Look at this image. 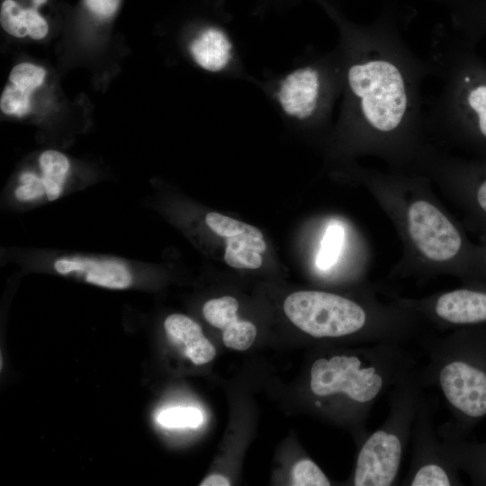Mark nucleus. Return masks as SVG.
I'll return each mask as SVG.
<instances>
[{"instance_id":"obj_20","label":"nucleus","mask_w":486,"mask_h":486,"mask_svg":"<svg viewBox=\"0 0 486 486\" xmlns=\"http://www.w3.org/2000/svg\"><path fill=\"white\" fill-rule=\"evenodd\" d=\"M32 93L11 83L4 89L0 98V108L6 114L23 116L31 110Z\"/></svg>"},{"instance_id":"obj_26","label":"nucleus","mask_w":486,"mask_h":486,"mask_svg":"<svg viewBox=\"0 0 486 486\" xmlns=\"http://www.w3.org/2000/svg\"><path fill=\"white\" fill-rule=\"evenodd\" d=\"M466 29L465 37L476 42L478 38L486 32V14L480 15L476 21L467 23Z\"/></svg>"},{"instance_id":"obj_3","label":"nucleus","mask_w":486,"mask_h":486,"mask_svg":"<svg viewBox=\"0 0 486 486\" xmlns=\"http://www.w3.org/2000/svg\"><path fill=\"white\" fill-rule=\"evenodd\" d=\"M474 44L466 37L436 40L428 65L441 86L424 110L425 130L432 128L486 157V62Z\"/></svg>"},{"instance_id":"obj_4","label":"nucleus","mask_w":486,"mask_h":486,"mask_svg":"<svg viewBox=\"0 0 486 486\" xmlns=\"http://www.w3.org/2000/svg\"><path fill=\"white\" fill-rule=\"evenodd\" d=\"M426 363L419 367L426 389L443 397L452 424L467 435L486 418V325L423 338Z\"/></svg>"},{"instance_id":"obj_15","label":"nucleus","mask_w":486,"mask_h":486,"mask_svg":"<svg viewBox=\"0 0 486 486\" xmlns=\"http://www.w3.org/2000/svg\"><path fill=\"white\" fill-rule=\"evenodd\" d=\"M33 4L24 6L17 0H4L0 7L2 28L9 34L34 40L44 38L49 31L47 21Z\"/></svg>"},{"instance_id":"obj_13","label":"nucleus","mask_w":486,"mask_h":486,"mask_svg":"<svg viewBox=\"0 0 486 486\" xmlns=\"http://www.w3.org/2000/svg\"><path fill=\"white\" fill-rule=\"evenodd\" d=\"M164 327L169 340L194 364H205L215 357L214 346L204 337L201 326L191 318L171 314L165 320Z\"/></svg>"},{"instance_id":"obj_28","label":"nucleus","mask_w":486,"mask_h":486,"mask_svg":"<svg viewBox=\"0 0 486 486\" xmlns=\"http://www.w3.org/2000/svg\"><path fill=\"white\" fill-rule=\"evenodd\" d=\"M35 7L40 8L48 0H32Z\"/></svg>"},{"instance_id":"obj_22","label":"nucleus","mask_w":486,"mask_h":486,"mask_svg":"<svg viewBox=\"0 0 486 486\" xmlns=\"http://www.w3.org/2000/svg\"><path fill=\"white\" fill-rule=\"evenodd\" d=\"M45 77V70L39 66L24 62L16 65L9 75V80L18 87L32 93Z\"/></svg>"},{"instance_id":"obj_19","label":"nucleus","mask_w":486,"mask_h":486,"mask_svg":"<svg viewBox=\"0 0 486 486\" xmlns=\"http://www.w3.org/2000/svg\"><path fill=\"white\" fill-rule=\"evenodd\" d=\"M157 421L166 428H197L202 422V414L194 407H175L159 412Z\"/></svg>"},{"instance_id":"obj_18","label":"nucleus","mask_w":486,"mask_h":486,"mask_svg":"<svg viewBox=\"0 0 486 486\" xmlns=\"http://www.w3.org/2000/svg\"><path fill=\"white\" fill-rule=\"evenodd\" d=\"M345 242V230L338 223L328 226L316 256V266L322 271L330 269L338 262Z\"/></svg>"},{"instance_id":"obj_6","label":"nucleus","mask_w":486,"mask_h":486,"mask_svg":"<svg viewBox=\"0 0 486 486\" xmlns=\"http://www.w3.org/2000/svg\"><path fill=\"white\" fill-rule=\"evenodd\" d=\"M435 402L424 393L415 416L412 433V455L404 486L463 485L460 470L449 456L434 425Z\"/></svg>"},{"instance_id":"obj_8","label":"nucleus","mask_w":486,"mask_h":486,"mask_svg":"<svg viewBox=\"0 0 486 486\" xmlns=\"http://www.w3.org/2000/svg\"><path fill=\"white\" fill-rule=\"evenodd\" d=\"M442 328L486 325V288L462 287L421 300L396 302Z\"/></svg>"},{"instance_id":"obj_17","label":"nucleus","mask_w":486,"mask_h":486,"mask_svg":"<svg viewBox=\"0 0 486 486\" xmlns=\"http://www.w3.org/2000/svg\"><path fill=\"white\" fill-rule=\"evenodd\" d=\"M40 183L45 191V200H58L66 187L70 169L68 158L61 152L49 149L42 152L39 158Z\"/></svg>"},{"instance_id":"obj_16","label":"nucleus","mask_w":486,"mask_h":486,"mask_svg":"<svg viewBox=\"0 0 486 486\" xmlns=\"http://www.w3.org/2000/svg\"><path fill=\"white\" fill-rule=\"evenodd\" d=\"M231 50L228 36L217 28L204 30L190 45L195 62L212 72L220 71L228 66L232 56Z\"/></svg>"},{"instance_id":"obj_10","label":"nucleus","mask_w":486,"mask_h":486,"mask_svg":"<svg viewBox=\"0 0 486 486\" xmlns=\"http://www.w3.org/2000/svg\"><path fill=\"white\" fill-rule=\"evenodd\" d=\"M54 270L63 276L76 278L104 288L122 290L133 283L128 265L119 259L84 255L57 258Z\"/></svg>"},{"instance_id":"obj_11","label":"nucleus","mask_w":486,"mask_h":486,"mask_svg":"<svg viewBox=\"0 0 486 486\" xmlns=\"http://www.w3.org/2000/svg\"><path fill=\"white\" fill-rule=\"evenodd\" d=\"M238 301L231 296H222L206 302L202 307L204 319L213 327L222 330V340L227 347L244 351L249 348L256 337V328L238 318Z\"/></svg>"},{"instance_id":"obj_2","label":"nucleus","mask_w":486,"mask_h":486,"mask_svg":"<svg viewBox=\"0 0 486 486\" xmlns=\"http://www.w3.org/2000/svg\"><path fill=\"white\" fill-rule=\"evenodd\" d=\"M316 358L310 370V390L322 400H340L359 446L368 436L366 419L374 406L418 365L405 343H369L355 350Z\"/></svg>"},{"instance_id":"obj_7","label":"nucleus","mask_w":486,"mask_h":486,"mask_svg":"<svg viewBox=\"0 0 486 486\" xmlns=\"http://www.w3.org/2000/svg\"><path fill=\"white\" fill-rule=\"evenodd\" d=\"M406 226L410 241L427 260L444 264L460 255L461 233L433 202L425 199L411 202L406 210Z\"/></svg>"},{"instance_id":"obj_25","label":"nucleus","mask_w":486,"mask_h":486,"mask_svg":"<svg viewBox=\"0 0 486 486\" xmlns=\"http://www.w3.org/2000/svg\"><path fill=\"white\" fill-rule=\"evenodd\" d=\"M88 13L100 21H109L117 13L121 0H83Z\"/></svg>"},{"instance_id":"obj_1","label":"nucleus","mask_w":486,"mask_h":486,"mask_svg":"<svg viewBox=\"0 0 486 486\" xmlns=\"http://www.w3.org/2000/svg\"><path fill=\"white\" fill-rule=\"evenodd\" d=\"M347 41L346 113L364 149L395 161H419L428 148L422 86L428 61L388 28L359 31Z\"/></svg>"},{"instance_id":"obj_5","label":"nucleus","mask_w":486,"mask_h":486,"mask_svg":"<svg viewBox=\"0 0 486 486\" xmlns=\"http://www.w3.org/2000/svg\"><path fill=\"white\" fill-rule=\"evenodd\" d=\"M425 391L418 365L390 390L386 418L377 429L368 434L359 446L352 475L353 485L398 484L415 416Z\"/></svg>"},{"instance_id":"obj_9","label":"nucleus","mask_w":486,"mask_h":486,"mask_svg":"<svg viewBox=\"0 0 486 486\" xmlns=\"http://www.w3.org/2000/svg\"><path fill=\"white\" fill-rule=\"evenodd\" d=\"M325 76L316 66L290 73L281 83L277 94L284 112L300 120H308L319 113L326 98Z\"/></svg>"},{"instance_id":"obj_27","label":"nucleus","mask_w":486,"mask_h":486,"mask_svg":"<svg viewBox=\"0 0 486 486\" xmlns=\"http://www.w3.org/2000/svg\"><path fill=\"white\" fill-rule=\"evenodd\" d=\"M201 486H230V481L220 474H212L206 477L200 483Z\"/></svg>"},{"instance_id":"obj_12","label":"nucleus","mask_w":486,"mask_h":486,"mask_svg":"<svg viewBox=\"0 0 486 486\" xmlns=\"http://www.w3.org/2000/svg\"><path fill=\"white\" fill-rule=\"evenodd\" d=\"M445 447L460 471L473 485L486 486V442L470 440L451 421L437 428Z\"/></svg>"},{"instance_id":"obj_24","label":"nucleus","mask_w":486,"mask_h":486,"mask_svg":"<svg viewBox=\"0 0 486 486\" xmlns=\"http://www.w3.org/2000/svg\"><path fill=\"white\" fill-rule=\"evenodd\" d=\"M460 166L476 180L475 199L481 210L486 213V163L461 164Z\"/></svg>"},{"instance_id":"obj_14","label":"nucleus","mask_w":486,"mask_h":486,"mask_svg":"<svg viewBox=\"0 0 486 486\" xmlns=\"http://www.w3.org/2000/svg\"><path fill=\"white\" fill-rule=\"evenodd\" d=\"M225 239L224 260L231 267L256 269L262 266L266 244L262 232L247 224L244 230Z\"/></svg>"},{"instance_id":"obj_23","label":"nucleus","mask_w":486,"mask_h":486,"mask_svg":"<svg viewBox=\"0 0 486 486\" xmlns=\"http://www.w3.org/2000/svg\"><path fill=\"white\" fill-rule=\"evenodd\" d=\"M14 194L17 201L25 203H32L45 199V192L40 181L39 174L32 171L22 173Z\"/></svg>"},{"instance_id":"obj_21","label":"nucleus","mask_w":486,"mask_h":486,"mask_svg":"<svg viewBox=\"0 0 486 486\" xmlns=\"http://www.w3.org/2000/svg\"><path fill=\"white\" fill-rule=\"evenodd\" d=\"M294 486H329L330 481L322 470L311 460L298 461L292 470Z\"/></svg>"}]
</instances>
